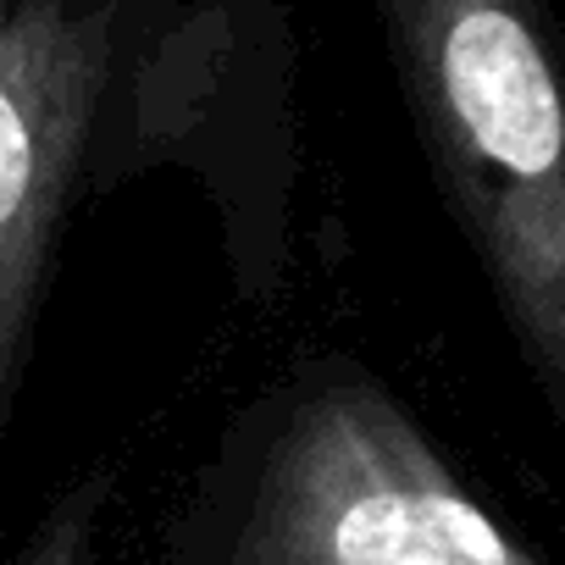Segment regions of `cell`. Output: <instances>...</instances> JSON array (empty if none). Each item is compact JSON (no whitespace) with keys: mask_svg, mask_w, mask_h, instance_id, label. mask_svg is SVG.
Here are the masks:
<instances>
[{"mask_svg":"<svg viewBox=\"0 0 565 565\" xmlns=\"http://www.w3.org/2000/svg\"><path fill=\"white\" fill-rule=\"evenodd\" d=\"M438 183L565 422V34L548 0H377Z\"/></svg>","mask_w":565,"mask_h":565,"instance_id":"cell-1","label":"cell"},{"mask_svg":"<svg viewBox=\"0 0 565 565\" xmlns=\"http://www.w3.org/2000/svg\"><path fill=\"white\" fill-rule=\"evenodd\" d=\"M216 12L222 0H0V433L89 145L117 95L150 84Z\"/></svg>","mask_w":565,"mask_h":565,"instance_id":"cell-2","label":"cell"},{"mask_svg":"<svg viewBox=\"0 0 565 565\" xmlns=\"http://www.w3.org/2000/svg\"><path fill=\"white\" fill-rule=\"evenodd\" d=\"M238 565H537L366 383H339L277 427Z\"/></svg>","mask_w":565,"mask_h":565,"instance_id":"cell-3","label":"cell"}]
</instances>
